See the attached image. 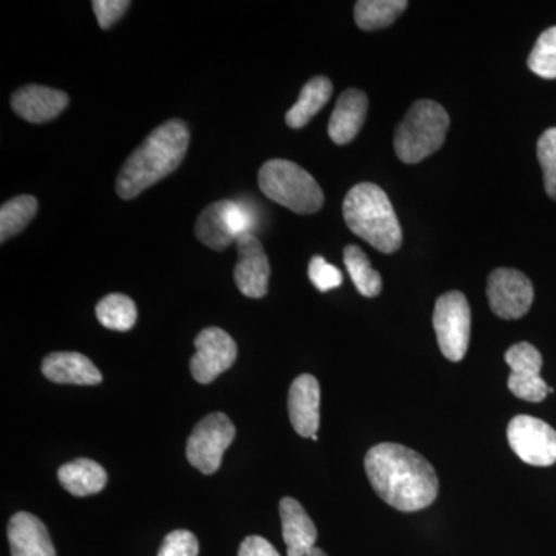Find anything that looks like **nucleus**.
<instances>
[{"label":"nucleus","instance_id":"4","mask_svg":"<svg viewBox=\"0 0 556 556\" xmlns=\"http://www.w3.org/2000/svg\"><path fill=\"white\" fill-rule=\"evenodd\" d=\"M450 127L447 110L430 100L416 101L394 134V150L405 164L433 155L444 144Z\"/></svg>","mask_w":556,"mask_h":556},{"label":"nucleus","instance_id":"6","mask_svg":"<svg viewBox=\"0 0 556 556\" xmlns=\"http://www.w3.org/2000/svg\"><path fill=\"white\" fill-rule=\"evenodd\" d=\"M254 214L236 201L222 200L208 204L195 225L197 239L214 251H225L244 233H254Z\"/></svg>","mask_w":556,"mask_h":556},{"label":"nucleus","instance_id":"10","mask_svg":"<svg viewBox=\"0 0 556 556\" xmlns=\"http://www.w3.org/2000/svg\"><path fill=\"white\" fill-rule=\"evenodd\" d=\"M490 308L504 320H517L532 308V281L521 270L500 268L493 270L486 283Z\"/></svg>","mask_w":556,"mask_h":556},{"label":"nucleus","instance_id":"23","mask_svg":"<svg viewBox=\"0 0 556 556\" xmlns=\"http://www.w3.org/2000/svg\"><path fill=\"white\" fill-rule=\"evenodd\" d=\"M343 262L353 280L354 287L364 298H376L382 291V277L378 270L372 269L371 263L356 244H350L343 251Z\"/></svg>","mask_w":556,"mask_h":556},{"label":"nucleus","instance_id":"7","mask_svg":"<svg viewBox=\"0 0 556 556\" xmlns=\"http://www.w3.org/2000/svg\"><path fill=\"white\" fill-rule=\"evenodd\" d=\"M433 327L442 354L452 362L463 361L471 329L470 305L463 292L450 291L437 300Z\"/></svg>","mask_w":556,"mask_h":556},{"label":"nucleus","instance_id":"13","mask_svg":"<svg viewBox=\"0 0 556 556\" xmlns=\"http://www.w3.org/2000/svg\"><path fill=\"white\" fill-rule=\"evenodd\" d=\"M239 262L233 277L241 294L251 299H262L268 294L269 260L265 248L254 233H244L237 240Z\"/></svg>","mask_w":556,"mask_h":556},{"label":"nucleus","instance_id":"31","mask_svg":"<svg viewBox=\"0 0 556 556\" xmlns=\"http://www.w3.org/2000/svg\"><path fill=\"white\" fill-rule=\"evenodd\" d=\"M239 556H280V554L265 538L248 536L241 543Z\"/></svg>","mask_w":556,"mask_h":556},{"label":"nucleus","instance_id":"25","mask_svg":"<svg viewBox=\"0 0 556 556\" xmlns=\"http://www.w3.org/2000/svg\"><path fill=\"white\" fill-rule=\"evenodd\" d=\"M102 327L113 331H129L137 324L138 311L134 300L124 294H109L97 305Z\"/></svg>","mask_w":556,"mask_h":556},{"label":"nucleus","instance_id":"24","mask_svg":"<svg viewBox=\"0 0 556 556\" xmlns=\"http://www.w3.org/2000/svg\"><path fill=\"white\" fill-rule=\"evenodd\" d=\"M38 212V200L31 195L14 197L0 207V241L5 243L30 225Z\"/></svg>","mask_w":556,"mask_h":556},{"label":"nucleus","instance_id":"12","mask_svg":"<svg viewBox=\"0 0 556 556\" xmlns=\"http://www.w3.org/2000/svg\"><path fill=\"white\" fill-rule=\"evenodd\" d=\"M506 362L511 369L507 386L515 397L536 404L543 402L547 394L554 391L541 378L543 357L535 346L521 342L508 348Z\"/></svg>","mask_w":556,"mask_h":556},{"label":"nucleus","instance_id":"17","mask_svg":"<svg viewBox=\"0 0 556 556\" xmlns=\"http://www.w3.org/2000/svg\"><path fill=\"white\" fill-rule=\"evenodd\" d=\"M11 556H56L49 530L35 515L20 511L10 519Z\"/></svg>","mask_w":556,"mask_h":556},{"label":"nucleus","instance_id":"27","mask_svg":"<svg viewBox=\"0 0 556 556\" xmlns=\"http://www.w3.org/2000/svg\"><path fill=\"white\" fill-rule=\"evenodd\" d=\"M538 161L544 175V188L552 200H556V127L547 129L538 139Z\"/></svg>","mask_w":556,"mask_h":556},{"label":"nucleus","instance_id":"29","mask_svg":"<svg viewBox=\"0 0 556 556\" xmlns=\"http://www.w3.org/2000/svg\"><path fill=\"white\" fill-rule=\"evenodd\" d=\"M199 540L189 530H174L164 538L159 556H197L199 555Z\"/></svg>","mask_w":556,"mask_h":556},{"label":"nucleus","instance_id":"28","mask_svg":"<svg viewBox=\"0 0 556 556\" xmlns=\"http://www.w3.org/2000/svg\"><path fill=\"white\" fill-rule=\"evenodd\" d=\"M308 276L314 287L320 292L331 291L343 283L342 273L320 255L311 258Z\"/></svg>","mask_w":556,"mask_h":556},{"label":"nucleus","instance_id":"16","mask_svg":"<svg viewBox=\"0 0 556 556\" xmlns=\"http://www.w3.org/2000/svg\"><path fill=\"white\" fill-rule=\"evenodd\" d=\"M368 113V98L364 91L348 89L340 94L334 112L328 124V135L332 142L345 146L357 137L364 127Z\"/></svg>","mask_w":556,"mask_h":556},{"label":"nucleus","instance_id":"30","mask_svg":"<svg viewBox=\"0 0 556 556\" xmlns=\"http://www.w3.org/2000/svg\"><path fill=\"white\" fill-rule=\"evenodd\" d=\"M130 5L129 0H94L91 3L102 30L113 27L126 14Z\"/></svg>","mask_w":556,"mask_h":556},{"label":"nucleus","instance_id":"32","mask_svg":"<svg viewBox=\"0 0 556 556\" xmlns=\"http://www.w3.org/2000/svg\"><path fill=\"white\" fill-rule=\"evenodd\" d=\"M306 556H328V555L325 554V552L321 551V548L314 546L313 548H309L308 554H306Z\"/></svg>","mask_w":556,"mask_h":556},{"label":"nucleus","instance_id":"11","mask_svg":"<svg viewBox=\"0 0 556 556\" xmlns=\"http://www.w3.org/2000/svg\"><path fill=\"white\" fill-rule=\"evenodd\" d=\"M197 353L190 361V372L200 383H211L228 371L237 358V343L222 328H206L197 336Z\"/></svg>","mask_w":556,"mask_h":556},{"label":"nucleus","instance_id":"18","mask_svg":"<svg viewBox=\"0 0 556 556\" xmlns=\"http://www.w3.org/2000/svg\"><path fill=\"white\" fill-rule=\"evenodd\" d=\"M42 372L54 383L65 386H98L102 382L100 369L80 353H51L43 358Z\"/></svg>","mask_w":556,"mask_h":556},{"label":"nucleus","instance_id":"3","mask_svg":"<svg viewBox=\"0 0 556 556\" xmlns=\"http://www.w3.org/2000/svg\"><path fill=\"white\" fill-rule=\"evenodd\" d=\"M343 217L354 236L372 248L393 254L402 247V228L393 204L382 188L361 182L346 193Z\"/></svg>","mask_w":556,"mask_h":556},{"label":"nucleus","instance_id":"2","mask_svg":"<svg viewBox=\"0 0 556 556\" xmlns=\"http://www.w3.org/2000/svg\"><path fill=\"white\" fill-rule=\"evenodd\" d=\"M190 134L185 121L161 124L127 159L116 177V193L131 200L178 169L188 153Z\"/></svg>","mask_w":556,"mask_h":556},{"label":"nucleus","instance_id":"22","mask_svg":"<svg viewBox=\"0 0 556 556\" xmlns=\"http://www.w3.org/2000/svg\"><path fill=\"white\" fill-rule=\"evenodd\" d=\"M407 7V0H358L354 20L362 30H380L394 24Z\"/></svg>","mask_w":556,"mask_h":556},{"label":"nucleus","instance_id":"20","mask_svg":"<svg viewBox=\"0 0 556 556\" xmlns=\"http://www.w3.org/2000/svg\"><path fill=\"white\" fill-rule=\"evenodd\" d=\"M60 482L73 496L97 495L108 484V473L91 459H76L58 471Z\"/></svg>","mask_w":556,"mask_h":556},{"label":"nucleus","instance_id":"15","mask_svg":"<svg viewBox=\"0 0 556 556\" xmlns=\"http://www.w3.org/2000/svg\"><path fill=\"white\" fill-rule=\"evenodd\" d=\"M67 93L43 86H25L11 97V108L28 123H47L60 116L68 105Z\"/></svg>","mask_w":556,"mask_h":556},{"label":"nucleus","instance_id":"19","mask_svg":"<svg viewBox=\"0 0 556 556\" xmlns=\"http://www.w3.org/2000/svg\"><path fill=\"white\" fill-rule=\"evenodd\" d=\"M280 518L288 556H306L317 541V529L313 519L294 497L281 500Z\"/></svg>","mask_w":556,"mask_h":556},{"label":"nucleus","instance_id":"26","mask_svg":"<svg viewBox=\"0 0 556 556\" xmlns=\"http://www.w3.org/2000/svg\"><path fill=\"white\" fill-rule=\"evenodd\" d=\"M527 64L540 78L556 79V27L548 28L538 38Z\"/></svg>","mask_w":556,"mask_h":556},{"label":"nucleus","instance_id":"21","mask_svg":"<svg viewBox=\"0 0 556 556\" xmlns=\"http://www.w3.org/2000/svg\"><path fill=\"white\" fill-rule=\"evenodd\" d=\"M332 83L325 76L308 80L300 91L299 101L289 109L287 124L291 129H302L327 105L332 94Z\"/></svg>","mask_w":556,"mask_h":556},{"label":"nucleus","instance_id":"5","mask_svg":"<svg viewBox=\"0 0 556 556\" xmlns=\"http://www.w3.org/2000/svg\"><path fill=\"white\" fill-rule=\"evenodd\" d=\"M258 186L269 200L300 215L316 214L324 192L313 175L288 160H270L258 172Z\"/></svg>","mask_w":556,"mask_h":556},{"label":"nucleus","instance_id":"9","mask_svg":"<svg viewBox=\"0 0 556 556\" xmlns=\"http://www.w3.org/2000/svg\"><path fill=\"white\" fill-rule=\"evenodd\" d=\"M507 439L515 455L529 466L551 467L556 463V431L544 420L515 416L508 424Z\"/></svg>","mask_w":556,"mask_h":556},{"label":"nucleus","instance_id":"8","mask_svg":"<svg viewBox=\"0 0 556 556\" xmlns=\"http://www.w3.org/2000/svg\"><path fill=\"white\" fill-rule=\"evenodd\" d=\"M236 438L232 420L223 413H212L193 428L188 441V459L203 475H214L223 455Z\"/></svg>","mask_w":556,"mask_h":556},{"label":"nucleus","instance_id":"14","mask_svg":"<svg viewBox=\"0 0 556 556\" xmlns=\"http://www.w3.org/2000/svg\"><path fill=\"white\" fill-rule=\"evenodd\" d=\"M289 420L302 438L313 439L320 426V386L311 375L299 376L289 388Z\"/></svg>","mask_w":556,"mask_h":556},{"label":"nucleus","instance_id":"1","mask_svg":"<svg viewBox=\"0 0 556 556\" xmlns=\"http://www.w3.org/2000/svg\"><path fill=\"white\" fill-rule=\"evenodd\" d=\"M365 471L375 492L396 510H424L437 501V470L426 457L405 445H376L365 456Z\"/></svg>","mask_w":556,"mask_h":556}]
</instances>
